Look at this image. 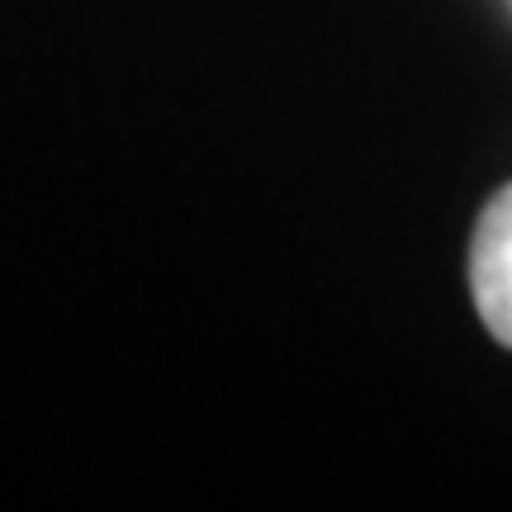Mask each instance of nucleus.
Wrapping results in <instances>:
<instances>
[{
  "mask_svg": "<svg viewBox=\"0 0 512 512\" xmlns=\"http://www.w3.org/2000/svg\"><path fill=\"white\" fill-rule=\"evenodd\" d=\"M470 290L484 328L512 351V185L484 204L470 238Z\"/></svg>",
  "mask_w": 512,
  "mask_h": 512,
  "instance_id": "nucleus-1",
  "label": "nucleus"
}]
</instances>
